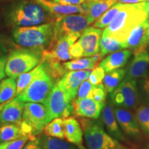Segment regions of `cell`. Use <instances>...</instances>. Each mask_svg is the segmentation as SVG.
Masks as SVG:
<instances>
[{
  "instance_id": "obj_10",
  "label": "cell",
  "mask_w": 149,
  "mask_h": 149,
  "mask_svg": "<svg viewBox=\"0 0 149 149\" xmlns=\"http://www.w3.org/2000/svg\"><path fill=\"white\" fill-rule=\"evenodd\" d=\"M44 105L49 111L52 120L58 117L67 118L73 112L72 103L69 101L66 93L57 84L54 86Z\"/></svg>"
},
{
  "instance_id": "obj_22",
  "label": "cell",
  "mask_w": 149,
  "mask_h": 149,
  "mask_svg": "<svg viewBox=\"0 0 149 149\" xmlns=\"http://www.w3.org/2000/svg\"><path fill=\"white\" fill-rule=\"evenodd\" d=\"M131 55L132 52L129 49L114 52L102 59L99 66L102 67L105 72H109L119 69L127 64Z\"/></svg>"
},
{
  "instance_id": "obj_27",
  "label": "cell",
  "mask_w": 149,
  "mask_h": 149,
  "mask_svg": "<svg viewBox=\"0 0 149 149\" xmlns=\"http://www.w3.org/2000/svg\"><path fill=\"white\" fill-rule=\"evenodd\" d=\"M126 73V69L119 68L113 71L107 72L103 79V84L107 93H111L115 90L123 81Z\"/></svg>"
},
{
  "instance_id": "obj_31",
  "label": "cell",
  "mask_w": 149,
  "mask_h": 149,
  "mask_svg": "<svg viewBox=\"0 0 149 149\" xmlns=\"http://www.w3.org/2000/svg\"><path fill=\"white\" fill-rule=\"evenodd\" d=\"M23 135L19 125L16 124H2L0 126V142L10 141Z\"/></svg>"
},
{
  "instance_id": "obj_16",
  "label": "cell",
  "mask_w": 149,
  "mask_h": 149,
  "mask_svg": "<svg viewBox=\"0 0 149 149\" xmlns=\"http://www.w3.org/2000/svg\"><path fill=\"white\" fill-rule=\"evenodd\" d=\"M114 110L116 120L122 129L131 137L138 139L140 137L141 131L135 115L128 109L122 107H117Z\"/></svg>"
},
{
  "instance_id": "obj_9",
  "label": "cell",
  "mask_w": 149,
  "mask_h": 149,
  "mask_svg": "<svg viewBox=\"0 0 149 149\" xmlns=\"http://www.w3.org/2000/svg\"><path fill=\"white\" fill-rule=\"evenodd\" d=\"M81 33H75L62 37L59 40L52 42L48 47L42 52V61L62 62L72 57L70 54V48L77 42Z\"/></svg>"
},
{
  "instance_id": "obj_30",
  "label": "cell",
  "mask_w": 149,
  "mask_h": 149,
  "mask_svg": "<svg viewBox=\"0 0 149 149\" xmlns=\"http://www.w3.org/2000/svg\"><path fill=\"white\" fill-rule=\"evenodd\" d=\"M126 4V3H116L111 8H109L107 12L104 13L98 19H97L94 22L93 26L100 29L107 27L113 21L117 13L125 7Z\"/></svg>"
},
{
  "instance_id": "obj_25",
  "label": "cell",
  "mask_w": 149,
  "mask_h": 149,
  "mask_svg": "<svg viewBox=\"0 0 149 149\" xmlns=\"http://www.w3.org/2000/svg\"><path fill=\"white\" fill-rule=\"evenodd\" d=\"M46 70L45 63L41 61L38 66H37L33 70L20 74L17 78V96L27 88V86L31 84L35 79L40 76Z\"/></svg>"
},
{
  "instance_id": "obj_20",
  "label": "cell",
  "mask_w": 149,
  "mask_h": 149,
  "mask_svg": "<svg viewBox=\"0 0 149 149\" xmlns=\"http://www.w3.org/2000/svg\"><path fill=\"white\" fill-rule=\"evenodd\" d=\"M116 3L117 0H87L81 6L84 10V15H86L88 18L89 21L91 22V24H93Z\"/></svg>"
},
{
  "instance_id": "obj_19",
  "label": "cell",
  "mask_w": 149,
  "mask_h": 149,
  "mask_svg": "<svg viewBox=\"0 0 149 149\" xmlns=\"http://www.w3.org/2000/svg\"><path fill=\"white\" fill-rule=\"evenodd\" d=\"M64 138L79 149H86L83 146L84 132L79 122L74 117H68L64 119Z\"/></svg>"
},
{
  "instance_id": "obj_7",
  "label": "cell",
  "mask_w": 149,
  "mask_h": 149,
  "mask_svg": "<svg viewBox=\"0 0 149 149\" xmlns=\"http://www.w3.org/2000/svg\"><path fill=\"white\" fill-rule=\"evenodd\" d=\"M112 103L117 107L132 110L139 104V93L136 80L125 77L111 94Z\"/></svg>"
},
{
  "instance_id": "obj_36",
  "label": "cell",
  "mask_w": 149,
  "mask_h": 149,
  "mask_svg": "<svg viewBox=\"0 0 149 149\" xmlns=\"http://www.w3.org/2000/svg\"><path fill=\"white\" fill-rule=\"evenodd\" d=\"M105 74V71L102 67H96V68H93V70L91 71L88 80L93 85H99L100 84H102Z\"/></svg>"
},
{
  "instance_id": "obj_32",
  "label": "cell",
  "mask_w": 149,
  "mask_h": 149,
  "mask_svg": "<svg viewBox=\"0 0 149 149\" xmlns=\"http://www.w3.org/2000/svg\"><path fill=\"white\" fill-rule=\"evenodd\" d=\"M44 135L57 138H64V123L61 117L55 118L44 128Z\"/></svg>"
},
{
  "instance_id": "obj_49",
  "label": "cell",
  "mask_w": 149,
  "mask_h": 149,
  "mask_svg": "<svg viewBox=\"0 0 149 149\" xmlns=\"http://www.w3.org/2000/svg\"><path fill=\"white\" fill-rule=\"evenodd\" d=\"M120 149H125V148H123V147H122V148H120Z\"/></svg>"
},
{
  "instance_id": "obj_37",
  "label": "cell",
  "mask_w": 149,
  "mask_h": 149,
  "mask_svg": "<svg viewBox=\"0 0 149 149\" xmlns=\"http://www.w3.org/2000/svg\"><path fill=\"white\" fill-rule=\"evenodd\" d=\"M28 140H31L29 136L22 135L18 139L9 141L6 149H22Z\"/></svg>"
},
{
  "instance_id": "obj_40",
  "label": "cell",
  "mask_w": 149,
  "mask_h": 149,
  "mask_svg": "<svg viewBox=\"0 0 149 149\" xmlns=\"http://www.w3.org/2000/svg\"><path fill=\"white\" fill-rule=\"evenodd\" d=\"M141 92L144 95V99L149 104V79H144L141 84Z\"/></svg>"
},
{
  "instance_id": "obj_42",
  "label": "cell",
  "mask_w": 149,
  "mask_h": 149,
  "mask_svg": "<svg viewBox=\"0 0 149 149\" xmlns=\"http://www.w3.org/2000/svg\"><path fill=\"white\" fill-rule=\"evenodd\" d=\"M22 149H42L41 147L38 139H35L33 140H30Z\"/></svg>"
},
{
  "instance_id": "obj_29",
  "label": "cell",
  "mask_w": 149,
  "mask_h": 149,
  "mask_svg": "<svg viewBox=\"0 0 149 149\" xmlns=\"http://www.w3.org/2000/svg\"><path fill=\"white\" fill-rule=\"evenodd\" d=\"M42 149H77L74 145L60 138L44 135L38 138Z\"/></svg>"
},
{
  "instance_id": "obj_12",
  "label": "cell",
  "mask_w": 149,
  "mask_h": 149,
  "mask_svg": "<svg viewBox=\"0 0 149 149\" xmlns=\"http://www.w3.org/2000/svg\"><path fill=\"white\" fill-rule=\"evenodd\" d=\"M92 70H80L67 71L57 84L64 91L70 102L74 101L77 95L79 86L85 80L88 79Z\"/></svg>"
},
{
  "instance_id": "obj_46",
  "label": "cell",
  "mask_w": 149,
  "mask_h": 149,
  "mask_svg": "<svg viewBox=\"0 0 149 149\" xmlns=\"http://www.w3.org/2000/svg\"><path fill=\"white\" fill-rule=\"evenodd\" d=\"M6 103H4V104H0V113H1V111H2V109H3V107H4L5 104Z\"/></svg>"
},
{
  "instance_id": "obj_41",
  "label": "cell",
  "mask_w": 149,
  "mask_h": 149,
  "mask_svg": "<svg viewBox=\"0 0 149 149\" xmlns=\"http://www.w3.org/2000/svg\"><path fill=\"white\" fill-rule=\"evenodd\" d=\"M7 57L5 56L3 57H0V81L3 79H4L6 75L5 72V68H6V64Z\"/></svg>"
},
{
  "instance_id": "obj_23",
  "label": "cell",
  "mask_w": 149,
  "mask_h": 149,
  "mask_svg": "<svg viewBox=\"0 0 149 149\" xmlns=\"http://www.w3.org/2000/svg\"><path fill=\"white\" fill-rule=\"evenodd\" d=\"M102 112V121L110 134L119 140H125V137L123 135L118 126V122L115 117V110L111 102H109L105 103Z\"/></svg>"
},
{
  "instance_id": "obj_26",
  "label": "cell",
  "mask_w": 149,
  "mask_h": 149,
  "mask_svg": "<svg viewBox=\"0 0 149 149\" xmlns=\"http://www.w3.org/2000/svg\"><path fill=\"white\" fill-rule=\"evenodd\" d=\"M126 48L125 42H120L113 37L104 36L102 35L100 52H99V54L101 56L102 58H103L104 56L108 54L126 49Z\"/></svg>"
},
{
  "instance_id": "obj_18",
  "label": "cell",
  "mask_w": 149,
  "mask_h": 149,
  "mask_svg": "<svg viewBox=\"0 0 149 149\" xmlns=\"http://www.w3.org/2000/svg\"><path fill=\"white\" fill-rule=\"evenodd\" d=\"M148 20L137 26L134 28L130 33L128 39L126 40L125 44L127 49L135 52L137 50L146 48L148 44Z\"/></svg>"
},
{
  "instance_id": "obj_13",
  "label": "cell",
  "mask_w": 149,
  "mask_h": 149,
  "mask_svg": "<svg viewBox=\"0 0 149 149\" xmlns=\"http://www.w3.org/2000/svg\"><path fill=\"white\" fill-rule=\"evenodd\" d=\"M102 31L95 27L86 29L78 39V42L82 47L83 57H92L99 53Z\"/></svg>"
},
{
  "instance_id": "obj_43",
  "label": "cell",
  "mask_w": 149,
  "mask_h": 149,
  "mask_svg": "<svg viewBox=\"0 0 149 149\" xmlns=\"http://www.w3.org/2000/svg\"><path fill=\"white\" fill-rule=\"evenodd\" d=\"M149 0H117V2L119 3H137L140 2H144V1H148Z\"/></svg>"
},
{
  "instance_id": "obj_48",
  "label": "cell",
  "mask_w": 149,
  "mask_h": 149,
  "mask_svg": "<svg viewBox=\"0 0 149 149\" xmlns=\"http://www.w3.org/2000/svg\"><path fill=\"white\" fill-rule=\"evenodd\" d=\"M89 1H100V0H89Z\"/></svg>"
},
{
  "instance_id": "obj_14",
  "label": "cell",
  "mask_w": 149,
  "mask_h": 149,
  "mask_svg": "<svg viewBox=\"0 0 149 149\" xmlns=\"http://www.w3.org/2000/svg\"><path fill=\"white\" fill-rule=\"evenodd\" d=\"M134 53V57L126 70V77L137 79L146 77L149 68V53L146 48L137 50Z\"/></svg>"
},
{
  "instance_id": "obj_3",
  "label": "cell",
  "mask_w": 149,
  "mask_h": 149,
  "mask_svg": "<svg viewBox=\"0 0 149 149\" xmlns=\"http://www.w3.org/2000/svg\"><path fill=\"white\" fill-rule=\"evenodd\" d=\"M54 36V22L29 27H19L13 31L16 44L27 49L42 51L48 47Z\"/></svg>"
},
{
  "instance_id": "obj_34",
  "label": "cell",
  "mask_w": 149,
  "mask_h": 149,
  "mask_svg": "<svg viewBox=\"0 0 149 149\" xmlns=\"http://www.w3.org/2000/svg\"><path fill=\"white\" fill-rule=\"evenodd\" d=\"M107 94V91L106 90L104 84H100L99 85L95 86L91 97L94 99L95 101L100 102V103L105 104Z\"/></svg>"
},
{
  "instance_id": "obj_4",
  "label": "cell",
  "mask_w": 149,
  "mask_h": 149,
  "mask_svg": "<svg viewBox=\"0 0 149 149\" xmlns=\"http://www.w3.org/2000/svg\"><path fill=\"white\" fill-rule=\"evenodd\" d=\"M42 60V52L31 49L13 51L7 57L5 72L8 77L17 79L20 74L33 70Z\"/></svg>"
},
{
  "instance_id": "obj_5",
  "label": "cell",
  "mask_w": 149,
  "mask_h": 149,
  "mask_svg": "<svg viewBox=\"0 0 149 149\" xmlns=\"http://www.w3.org/2000/svg\"><path fill=\"white\" fill-rule=\"evenodd\" d=\"M80 122L88 149H120L122 147L117 139L106 133L100 121L83 117Z\"/></svg>"
},
{
  "instance_id": "obj_44",
  "label": "cell",
  "mask_w": 149,
  "mask_h": 149,
  "mask_svg": "<svg viewBox=\"0 0 149 149\" xmlns=\"http://www.w3.org/2000/svg\"><path fill=\"white\" fill-rule=\"evenodd\" d=\"M6 51L5 47L3 46V44L2 42V40L0 38V57H3V53Z\"/></svg>"
},
{
  "instance_id": "obj_28",
  "label": "cell",
  "mask_w": 149,
  "mask_h": 149,
  "mask_svg": "<svg viewBox=\"0 0 149 149\" xmlns=\"http://www.w3.org/2000/svg\"><path fill=\"white\" fill-rule=\"evenodd\" d=\"M17 95V83L13 78H7L0 81V104L10 102Z\"/></svg>"
},
{
  "instance_id": "obj_8",
  "label": "cell",
  "mask_w": 149,
  "mask_h": 149,
  "mask_svg": "<svg viewBox=\"0 0 149 149\" xmlns=\"http://www.w3.org/2000/svg\"><path fill=\"white\" fill-rule=\"evenodd\" d=\"M91 24L88 18L84 14L68 15L59 18L54 22V36L52 42L68 35L82 33Z\"/></svg>"
},
{
  "instance_id": "obj_17",
  "label": "cell",
  "mask_w": 149,
  "mask_h": 149,
  "mask_svg": "<svg viewBox=\"0 0 149 149\" xmlns=\"http://www.w3.org/2000/svg\"><path fill=\"white\" fill-rule=\"evenodd\" d=\"M24 105V102L18 96L7 102L0 113V123L19 125L23 117Z\"/></svg>"
},
{
  "instance_id": "obj_45",
  "label": "cell",
  "mask_w": 149,
  "mask_h": 149,
  "mask_svg": "<svg viewBox=\"0 0 149 149\" xmlns=\"http://www.w3.org/2000/svg\"><path fill=\"white\" fill-rule=\"evenodd\" d=\"M8 144H9V141H5V142H0V149H6Z\"/></svg>"
},
{
  "instance_id": "obj_35",
  "label": "cell",
  "mask_w": 149,
  "mask_h": 149,
  "mask_svg": "<svg viewBox=\"0 0 149 149\" xmlns=\"http://www.w3.org/2000/svg\"><path fill=\"white\" fill-rule=\"evenodd\" d=\"M94 87L95 85L91 84L89 80H85L79 86L77 92V97L76 99L81 100L84 98L91 97Z\"/></svg>"
},
{
  "instance_id": "obj_15",
  "label": "cell",
  "mask_w": 149,
  "mask_h": 149,
  "mask_svg": "<svg viewBox=\"0 0 149 149\" xmlns=\"http://www.w3.org/2000/svg\"><path fill=\"white\" fill-rule=\"evenodd\" d=\"M73 113L78 117L97 120L100 117L104 104L95 101L91 97L75 100L72 102Z\"/></svg>"
},
{
  "instance_id": "obj_39",
  "label": "cell",
  "mask_w": 149,
  "mask_h": 149,
  "mask_svg": "<svg viewBox=\"0 0 149 149\" xmlns=\"http://www.w3.org/2000/svg\"><path fill=\"white\" fill-rule=\"evenodd\" d=\"M54 2L62 5L80 6L85 3L87 0H53Z\"/></svg>"
},
{
  "instance_id": "obj_6",
  "label": "cell",
  "mask_w": 149,
  "mask_h": 149,
  "mask_svg": "<svg viewBox=\"0 0 149 149\" xmlns=\"http://www.w3.org/2000/svg\"><path fill=\"white\" fill-rule=\"evenodd\" d=\"M54 86V81L46 69L35 79L27 88L17 95L24 102L45 104L49 97Z\"/></svg>"
},
{
  "instance_id": "obj_24",
  "label": "cell",
  "mask_w": 149,
  "mask_h": 149,
  "mask_svg": "<svg viewBox=\"0 0 149 149\" xmlns=\"http://www.w3.org/2000/svg\"><path fill=\"white\" fill-rule=\"evenodd\" d=\"M102 58L99 53L91 57L74 59V60L68 61L62 63L63 66L67 71L80 70H92L95 68L97 63Z\"/></svg>"
},
{
  "instance_id": "obj_33",
  "label": "cell",
  "mask_w": 149,
  "mask_h": 149,
  "mask_svg": "<svg viewBox=\"0 0 149 149\" xmlns=\"http://www.w3.org/2000/svg\"><path fill=\"white\" fill-rule=\"evenodd\" d=\"M135 115L139 127L143 132L149 135V106H139L136 109Z\"/></svg>"
},
{
  "instance_id": "obj_2",
  "label": "cell",
  "mask_w": 149,
  "mask_h": 149,
  "mask_svg": "<svg viewBox=\"0 0 149 149\" xmlns=\"http://www.w3.org/2000/svg\"><path fill=\"white\" fill-rule=\"evenodd\" d=\"M147 19H149V1L126 3L102 31V35L124 42L134 28Z\"/></svg>"
},
{
  "instance_id": "obj_21",
  "label": "cell",
  "mask_w": 149,
  "mask_h": 149,
  "mask_svg": "<svg viewBox=\"0 0 149 149\" xmlns=\"http://www.w3.org/2000/svg\"><path fill=\"white\" fill-rule=\"evenodd\" d=\"M40 3L44 8L49 11L56 19L63 17L72 14H84V10L82 6H68L62 5L60 3L54 2L51 0H35Z\"/></svg>"
},
{
  "instance_id": "obj_1",
  "label": "cell",
  "mask_w": 149,
  "mask_h": 149,
  "mask_svg": "<svg viewBox=\"0 0 149 149\" xmlns=\"http://www.w3.org/2000/svg\"><path fill=\"white\" fill-rule=\"evenodd\" d=\"M5 22L13 29L55 22L56 18L35 0H17L1 11Z\"/></svg>"
},
{
  "instance_id": "obj_38",
  "label": "cell",
  "mask_w": 149,
  "mask_h": 149,
  "mask_svg": "<svg viewBox=\"0 0 149 149\" xmlns=\"http://www.w3.org/2000/svg\"><path fill=\"white\" fill-rule=\"evenodd\" d=\"M70 54L72 56V59H78L83 57V49L78 41L74 42L70 46Z\"/></svg>"
},
{
  "instance_id": "obj_47",
  "label": "cell",
  "mask_w": 149,
  "mask_h": 149,
  "mask_svg": "<svg viewBox=\"0 0 149 149\" xmlns=\"http://www.w3.org/2000/svg\"><path fill=\"white\" fill-rule=\"evenodd\" d=\"M148 44H149V20H148Z\"/></svg>"
},
{
  "instance_id": "obj_11",
  "label": "cell",
  "mask_w": 149,
  "mask_h": 149,
  "mask_svg": "<svg viewBox=\"0 0 149 149\" xmlns=\"http://www.w3.org/2000/svg\"><path fill=\"white\" fill-rule=\"evenodd\" d=\"M22 120L33 128L35 135H36L53 120L44 104L27 102L24 105Z\"/></svg>"
}]
</instances>
